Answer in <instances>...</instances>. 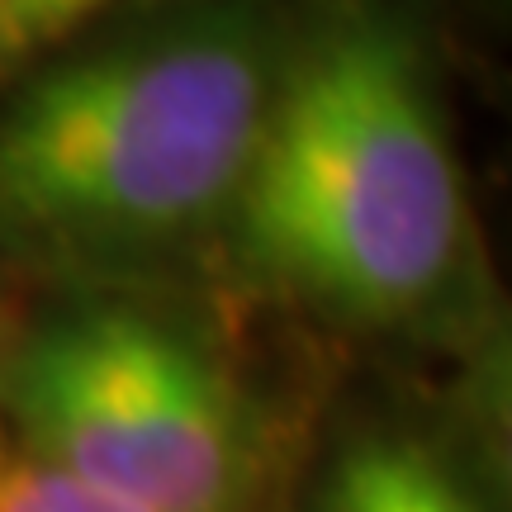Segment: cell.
Instances as JSON below:
<instances>
[{
	"mask_svg": "<svg viewBox=\"0 0 512 512\" xmlns=\"http://www.w3.org/2000/svg\"><path fill=\"white\" fill-rule=\"evenodd\" d=\"M0 437H5V432H0Z\"/></svg>",
	"mask_w": 512,
	"mask_h": 512,
	"instance_id": "cell-7",
	"label": "cell"
},
{
	"mask_svg": "<svg viewBox=\"0 0 512 512\" xmlns=\"http://www.w3.org/2000/svg\"><path fill=\"white\" fill-rule=\"evenodd\" d=\"M0 432L133 512H247L261 432L200 332L133 299H81L0 361Z\"/></svg>",
	"mask_w": 512,
	"mask_h": 512,
	"instance_id": "cell-3",
	"label": "cell"
},
{
	"mask_svg": "<svg viewBox=\"0 0 512 512\" xmlns=\"http://www.w3.org/2000/svg\"><path fill=\"white\" fill-rule=\"evenodd\" d=\"M0 512H133L0 437Z\"/></svg>",
	"mask_w": 512,
	"mask_h": 512,
	"instance_id": "cell-6",
	"label": "cell"
},
{
	"mask_svg": "<svg viewBox=\"0 0 512 512\" xmlns=\"http://www.w3.org/2000/svg\"><path fill=\"white\" fill-rule=\"evenodd\" d=\"M219 238L256 290L347 328H403L451 299L470 200L408 15L347 0L290 38Z\"/></svg>",
	"mask_w": 512,
	"mask_h": 512,
	"instance_id": "cell-2",
	"label": "cell"
},
{
	"mask_svg": "<svg viewBox=\"0 0 512 512\" xmlns=\"http://www.w3.org/2000/svg\"><path fill=\"white\" fill-rule=\"evenodd\" d=\"M309 512H494V498L432 427L361 418L328 446Z\"/></svg>",
	"mask_w": 512,
	"mask_h": 512,
	"instance_id": "cell-4",
	"label": "cell"
},
{
	"mask_svg": "<svg viewBox=\"0 0 512 512\" xmlns=\"http://www.w3.org/2000/svg\"><path fill=\"white\" fill-rule=\"evenodd\" d=\"M290 38L271 0H190L0 86V252L114 275L219 238Z\"/></svg>",
	"mask_w": 512,
	"mask_h": 512,
	"instance_id": "cell-1",
	"label": "cell"
},
{
	"mask_svg": "<svg viewBox=\"0 0 512 512\" xmlns=\"http://www.w3.org/2000/svg\"><path fill=\"white\" fill-rule=\"evenodd\" d=\"M171 5L190 0H0V86L110 24Z\"/></svg>",
	"mask_w": 512,
	"mask_h": 512,
	"instance_id": "cell-5",
	"label": "cell"
}]
</instances>
